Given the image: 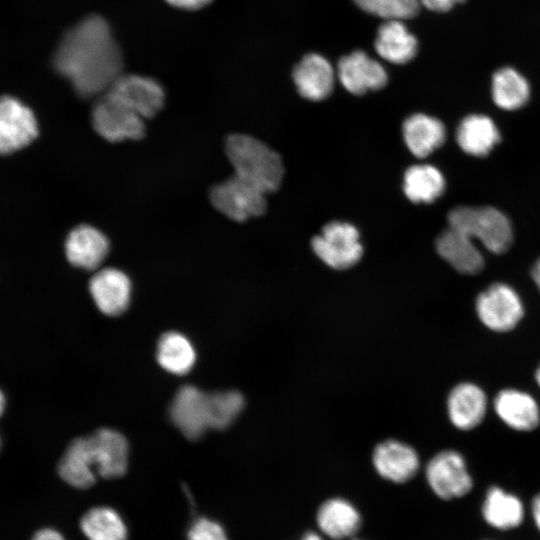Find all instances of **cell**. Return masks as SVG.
<instances>
[{
	"instance_id": "6da1fadb",
	"label": "cell",
	"mask_w": 540,
	"mask_h": 540,
	"mask_svg": "<svg viewBox=\"0 0 540 540\" xmlns=\"http://www.w3.org/2000/svg\"><path fill=\"white\" fill-rule=\"evenodd\" d=\"M53 62L85 98L104 95L122 74L120 49L108 23L98 15L86 17L65 33Z\"/></svg>"
},
{
	"instance_id": "7a4b0ae2",
	"label": "cell",
	"mask_w": 540,
	"mask_h": 540,
	"mask_svg": "<svg viewBox=\"0 0 540 540\" xmlns=\"http://www.w3.org/2000/svg\"><path fill=\"white\" fill-rule=\"evenodd\" d=\"M225 151L235 175L265 194L276 191L284 174L282 159L260 140L244 134H232Z\"/></svg>"
},
{
	"instance_id": "3957f363",
	"label": "cell",
	"mask_w": 540,
	"mask_h": 540,
	"mask_svg": "<svg viewBox=\"0 0 540 540\" xmlns=\"http://www.w3.org/2000/svg\"><path fill=\"white\" fill-rule=\"evenodd\" d=\"M449 227L479 240L495 254L506 252L513 242V229L508 217L489 207L458 206L448 214Z\"/></svg>"
},
{
	"instance_id": "277c9868",
	"label": "cell",
	"mask_w": 540,
	"mask_h": 540,
	"mask_svg": "<svg viewBox=\"0 0 540 540\" xmlns=\"http://www.w3.org/2000/svg\"><path fill=\"white\" fill-rule=\"evenodd\" d=\"M170 417L186 438H200L207 429H214L212 393L207 394L193 385L181 387L173 398Z\"/></svg>"
},
{
	"instance_id": "5b68a950",
	"label": "cell",
	"mask_w": 540,
	"mask_h": 540,
	"mask_svg": "<svg viewBox=\"0 0 540 540\" xmlns=\"http://www.w3.org/2000/svg\"><path fill=\"white\" fill-rule=\"evenodd\" d=\"M475 308L482 324L500 333L514 329L524 316L520 296L504 283H494L481 292L476 299Z\"/></svg>"
},
{
	"instance_id": "8992f818",
	"label": "cell",
	"mask_w": 540,
	"mask_h": 540,
	"mask_svg": "<svg viewBox=\"0 0 540 540\" xmlns=\"http://www.w3.org/2000/svg\"><path fill=\"white\" fill-rule=\"evenodd\" d=\"M311 245L325 264L337 270L355 265L363 253L357 229L339 221L325 225L321 233L312 239Z\"/></svg>"
},
{
	"instance_id": "52a82bcc",
	"label": "cell",
	"mask_w": 540,
	"mask_h": 540,
	"mask_svg": "<svg viewBox=\"0 0 540 540\" xmlns=\"http://www.w3.org/2000/svg\"><path fill=\"white\" fill-rule=\"evenodd\" d=\"M265 195L254 185L234 175L211 189L210 200L226 217L242 222L265 212Z\"/></svg>"
},
{
	"instance_id": "ba28073f",
	"label": "cell",
	"mask_w": 540,
	"mask_h": 540,
	"mask_svg": "<svg viewBox=\"0 0 540 540\" xmlns=\"http://www.w3.org/2000/svg\"><path fill=\"white\" fill-rule=\"evenodd\" d=\"M104 95L143 119L155 116L163 107L165 98L162 86L154 79L123 73Z\"/></svg>"
},
{
	"instance_id": "9c48e42d",
	"label": "cell",
	"mask_w": 540,
	"mask_h": 540,
	"mask_svg": "<svg viewBox=\"0 0 540 540\" xmlns=\"http://www.w3.org/2000/svg\"><path fill=\"white\" fill-rule=\"evenodd\" d=\"M425 475L433 492L444 500L463 497L473 486L465 459L455 450H443L434 455L426 466Z\"/></svg>"
},
{
	"instance_id": "30bf717a",
	"label": "cell",
	"mask_w": 540,
	"mask_h": 540,
	"mask_svg": "<svg viewBox=\"0 0 540 540\" xmlns=\"http://www.w3.org/2000/svg\"><path fill=\"white\" fill-rule=\"evenodd\" d=\"M144 120L123 105L102 95L92 109V125L105 140H139L145 135Z\"/></svg>"
},
{
	"instance_id": "8fae6325",
	"label": "cell",
	"mask_w": 540,
	"mask_h": 540,
	"mask_svg": "<svg viewBox=\"0 0 540 540\" xmlns=\"http://www.w3.org/2000/svg\"><path fill=\"white\" fill-rule=\"evenodd\" d=\"M37 134V121L33 112L14 97H0V154L24 148Z\"/></svg>"
},
{
	"instance_id": "7c38bea8",
	"label": "cell",
	"mask_w": 540,
	"mask_h": 540,
	"mask_svg": "<svg viewBox=\"0 0 540 540\" xmlns=\"http://www.w3.org/2000/svg\"><path fill=\"white\" fill-rule=\"evenodd\" d=\"M337 75L343 87L354 95L379 90L388 81L382 64L361 50L344 55L339 60Z\"/></svg>"
},
{
	"instance_id": "4fadbf2b",
	"label": "cell",
	"mask_w": 540,
	"mask_h": 540,
	"mask_svg": "<svg viewBox=\"0 0 540 540\" xmlns=\"http://www.w3.org/2000/svg\"><path fill=\"white\" fill-rule=\"evenodd\" d=\"M97 475L113 479L123 476L128 466V443L118 431L102 428L88 436Z\"/></svg>"
},
{
	"instance_id": "5bb4252c",
	"label": "cell",
	"mask_w": 540,
	"mask_h": 540,
	"mask_svg": "<svg viewBox=\"0 0 540 540\" xmlns=\"http://www.w3.org/2000/svg\"><path fill=\"white\" fill-rule=\"evenodd\" d=\"M89 290L98 309L108 316L122 314L130 303V279L116 268L97 271L90 279Z\"/></svg>"
},
{
	"instance_id": "9a60e30c",
	"label": "cell",
	"mask_w": 540,
	"mask_h": 540,
	"mask_svg": "<svg viewBox=\"0 0 540 540\" xmlns=\"http://www.w3.org/2000/svg\"><path fill=\"white\" fill-rule=\"evenodd\" d=\"M373 465L377 473L394 483H404L415 476L419 457L411 446L398 440L379 443L373 451Z\"/></svg>"
},
{
	"instance_id": "2e32d148",
	"label": "cell",
	"mask_w": 540,
	"mask_h": 540,
	"mask_svg": "<svg viewBox=\"0 0 540 540\" xmlns=\"http://www.w3.org/2000/svg\"><path fill=\"white\" fill-rule=\"evenodd\" d=\"M109 252V241L98 229L79 225L68 235L65 253L68 261L85 270L97 269Z\"/></svg>"
},
{
	"instance_id": "e0dca14e",
	"label": "cell",
	"mask_w": 540,
	"mask_h": 540,
	"mask_svg": "<svg viewBox=\"0 0 540 540\" xmlns=\"http://www.w3.org/2000/svg\"><path fill=\"white\" fill-rule=\"evenodd\" d=\"M486 410V394L474 383H459L448 395V417L459 430L467 431L477 427L483 421Z\"/></svg>"
},
{
	"instance_id": "ac0fdd59",
	"label": "cell",
	"mask_w": 540,
	"mask_h": 540,
	"mask_svg": "<svg viewBox=\"0 0 540 540\" xmlns=\"http://www.w3.org/2000/svg\"><path fill=\"white\" fill-rule=\"evenodd\" d=\"M494 410L498 417L516 431H532L540 424V408L528 393L506 388L494 398Z\"/></svg>"
},
{
	"instance_id": "d6986e66",
	"label": "cell",
	"mask_w": 540,
	"mask_h": 540,
	"mask_svg": "<svg viewBox=\"0 0 540 540\" xmlns=\"http://www.w3.org/2000/svg\"><path fill=\"white\" fill-rule=\"evenodd\" d=\"M292 75L299 94L308 100H323L333 90L334 70L322 55H305L294 67Z\"/></svg>"
},
{
	"instance_id": "ffe728a7",
	"label": "cell",
	"mask_w": 540,
	"mask_h": 540,
	"mask_svg": "<svg viewBox=\"0 0 540 540\" xmlns=\"http://www.w3.org/2000/svg\"><path fill=\"white\" fill-rule=\"evenodd\" d=\"M436 249L460 273L474 275L484 267L483 255L473 239L454 228L448 227L438 236Z\"/></svg>"
},
{
	"instance_id": "44dd1931",
	"label": "cell",
	"mask_w": 540,
	"mask_h": 540,
	"mask_svg": "<svg viewBox=\"0 0 540 540\" xmlns=\"http://www.w3.org/2000/svg\"><path fill=\"white\" fill-rule=\"evenodd\" d=\"M377 54L387 62L406 64L417 53L418 42L401 20H385L374 42Z\"/></svg>"
},
{
	"instance_id": "7402d4cb",
	"label": "cell",
	"mask_w": 540,
	"mask_h": 540,
	"mask_svg": "<svg viewBox=\"0 0 540 540\" xmlns=\"http://www.w3.org/2000/svg\"><path fill=\"white\" fill-rule=\"evenodd\" d=\"M316 521L321 532L334 540L352 537L361 525L358 510L342 498L325 501L318 509Z\"/></svg>"
},
{
	"instance_id": "603a6c76",
	"label": "cell",
	"mask_w": 540,
	"mask_h": 540,
	"mask_svg": "<svg viewBox=\"0 0 540 540\" xmlns=\"http://www.w3.org/2000/svg\"><path fill=\"white\" fill-rule=\"evenodd\" d=\"M500 139L501 135L493 120L482 114L465 117L456 132L459 147L475 157L488 155Z\"/></svg>"
},
{
	"instance_id": "cb8c5ba5",
	"label": "cell",
	"mask_w": 540,
	"mask_h": 540,
	"mask_svg": "<svg viewBox=\"0 0 540 540\" xmlns=\"http://www.w3.org/2000/svg\"><path fill=\"white\" fill-rule=\"evenodd\" d=\"M403 135L409 150L416 157L424 158L443 144L446 132L440 120L418 113L405 120Z\"/></svg>"
},
{
	"instance_id": "d4e9b609",
	"label": "cell",
	"mask_w": 540,
	"mask_h": 540,
	"mask_svg": "<svg viewBox=\"0 0 540 540\" xmlns=\"http://www.w3.org/2000/svg\"><path fill=\"white\" fill-rule=\"evenodd\" d=\"M60 477L69 485L86 489L97 480L88 437L73 440L58 465Z\"/></svg>"
},
{
	"instance_id": "484cf974",
	"label": "cell",
	"mask_w": 540,
	"mask_h": 540,
	"mask_svg": "<svg viewBox=\"0 0 540 540\" xmlns=\"http://www.w3.org/2000/svg\"><path fill=\"white\" fill-rule=\"evenodd\" d=\"M484 520L499 530L518 527L524 518V507L521 500L501 487L488 489L482 505Z\"/></svg>"
},
{
	"instance_id": "4316f807",
	"label": "cell",
	"mask_w": 540,
	"mask_h": 540,
	"mask_svg": "<svg viewBox=\"0 0 540 540\" xmlns=\"http://www.w3.org/2000/svg\"><path fill=\"white\" fill-rule=\"evenodd\" d=\"M492 98L504 110L523 107L530 98V85L526 78L511 67L498 69L492 76Z\"/></svg>"
},
{
	"instance_id": "83f0119b",
	"label": "cell",
	"mask_w": 540,
	"mask_h": 540,
	"mask_svg": "<svg viewBox=\"0 0 540 540\" xmlns=\"http://www.w3.org/2000/svg\"><path fill=\"white\" fill-rule=\"evenodd\" d=\"M157 360L162 368L175 375L188 373L195 364L196 352L184 335L168 332L157 345Z\"/></svg>"
},
{
	"instance_id": "f1b7e54d",
	"label": "cell",
	"mask_w": 540,
	"mask_h": 540,
	"mask_svg": "<svg viewBox=\"0 0 540 540\" xmlns=\"http://www.w3.org/2000/svg\"><path fill=\"white\" fill-rule=\"evenodd\" d=\"M445 179L434 166L421 164L407 169L404 176V192L415 203H430L442 195Z\"/></svg>"
},
{
	"instance_id": "f546056e",
	"label": "cell",
	"mask_w": 540,
	"mask_h": 540,
	"mask_svg": "<svg viewBox=\"0 0 540 540\" xmlns=\"http://www.w3.org/2000/svg\"><path fill=\"white\" fill-rule=\"evenodd\" d=\"M80 528L88 540H127L128 537L122 517L106 506L88 510L81 518Z\"/></svg>"
},
{
	"instance_id": "4dcf8cb0",
	"label": "cell",
	"mask_w": 540,
	"mask_h": 540,
	"mask_svg": "<svg viewBox=\"0 0 540 540\" xmlns=\"http://www.w3.org/2000/svg\"><path fill=\"white\" fill-rule=\"evenodd\" d=\"M363 11L385 20H407L419 13L418 0H353Z\"/></svg>"
},
{
	"instance_id": "1f68e13d",
	"label": "cell",
	"mask_w": 540,
	"mask_h": 540,
	"mask_svg": "<svg viewBox=\"0 0 540 540\" xmlns=\"http://www.w3.org/2000/svg\"><path fill=\"white\" fill-rule=\"evenodd\" d=\"M187 540H228L221 524L206 517H200L191 524Z\"/></svg>"
},
{
	"instance_id": "d6a6232c",
	"label": "cell",
	"mask_w": 540,
	"mask_h": 540,
	"mask_svg": "<svg viewBox=\"0 0 540 540\" xmlns=\"http://www.w3.org/2000/svg\"><path fill=\"white\" fill-rule=\"evenodd\" d=\"M420 5L434 12H447L465 0H418Z\"/></svg>"
},
{
	"instance_id": "836d02e7",
	"label": "cell",
	"mask_w": 540,
	"mask_h": 540,
	"mask_svg": "<svg viewBox=\"0 0 540 540\" xmlns=\"http://www.w3.org/2000/svg\"><path fill=\"white\" fill-rule=\"evenodd\" d=\"M211 0H166L170 5L187 10H195L204 7Z\"/></svg>"
},
{
	"instance_id": "e575fe53",
	"label": "cell",
	"mask_w": 540,
	"mask_h": 540,
	"mask_svg": "<svg viewBox=\"0 0 540 540\" xmlns=\"http://www.w3.org/2000/svg\"><path fill=\"white\" fill-rule=\"evenodd\" d=\"M31 540H65L64 537L55 529L44 528L39 530Z\"/></svg>"
},
{
	"instance_id": "d590c367",
	"label": "cell",
	"mask_w": 540,
	"mask_h": 540,
	"mask_svg": "<svg viewBox=\"0 0 540 540\" xmlns=\"http://www.w3.org/2000/svg\"><path fill=\"white\" fill-rule=\"evenodd\" d=\"M531 512H532L535 525L540 531V493L535 495V497L533 498L531 502Z\"/></svg>"
},
{
	"instance_id": "8d00e7d4",
	"label": "cell",
	"mask_w": 540,
	"mask_h": 540,
	"mask_svg": "<svg viewBox=\"0 0 540 540\" xmlns=\"http://www.w3.org/2000/svg\"><path fill=\"white\" fill-rule=\"evenodd\" d=\"M532 278L540 291V258L534 263L531 270Z\"/></svg>"
},
{
	"instance_id": "74e56055",
	"label": "cell",
	"mask_w": 540,
	"mask_h": 540,
	"mask_svg": "<svg viewBox=\"0 0 540 540\" xmlns=\"http://www.w3.org/2000/svg\"><path fill=\"white\" fill-rule=\"evenodd\" d=\"M302 540H323V538L316 532L309 531L304 534Z\"/></svg>"
},
{
	"instance_id": "f35d334b",
	"label": "cell",
	"mask_w": 540,
	"mask_h": 540,
	"mask_svg": "<svg viewBox=\"0 0 540 540\" xmlns=\"http://www.w3.org/2000/svg\"><path fill=\"white\" fill-rule=\"evenodd\" d=\"M5 407V398L2 392L0 391V416L2 415Z\"/></svg>"
},
{
	"instance_id": "ab89813d",
	"label": "cell",
	"mask_w": 540,
	"mask_h": 540,
	"mask_svg": "<svg viewBox=\"0 0 540 540\" xmlns=\"http://www.w3.org/2000/svg\"><path fill=\"white\" fill-rule=\"evenodd\" d=\"M535 380H536L538 386L540 387V365H539L538 368L536 369V372H535Z\"/></svg>"
},
{
	"instance_id": "60d3db41",
	"label": "cell",
	"mask_w": 540,
	"mask_h": 540,
	"mask_svg": "<svg viewBox=\"0 0 540 540\" xmlns=\"http://www.w3.org/2000/svg\"><path fill=\"white\" fill-rule=\"evenodd\" d=\"M352 540H359V539H352Z\"/></svg>"
}]
</instances>
